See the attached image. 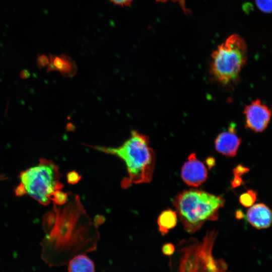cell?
Returning a JSON list of instances; mask_svg holds the SVG:
<instances>
[{"mask_svg": "<svg viewBox=\"0 0 272 272\" xmlns=\"http://www.w3.org/2000/svg\"><path fill=\"white\" fill-rule=\"evenodd\" d=\"M67 199L62 207L54 203V222L41 244V257L50 266L64 265L76 255L95 250L100 239L98 227L80 196L70 192Z\"/></svg>", "mask_w": 272, "mask_h": 272, "instance_id": "6da1fadb", "label": "cell"}, {"mask_svg": "<svg viewBox=\"0 0 272 272\" xmlns=\"http://www.w3.org/2000/svg\"><path fill=\"white\" fill-rule=\"evenodd\" d=\"M149 144V139L146 134L132 130L129 137L117 147L86 145L99 152L116 156L124 161L128 176L121 181V186L126 189L133 183H148L151 181L156 155Z\"/></svg>", "mask_w": 272, "mask_h": 272, "instance_id": "7a4b0ae2", "label": "cell"}, {"mask_svg": "<svg viewBox=\"0 0 272 272\" xmlns=\"http://www.w3.org/2000/svg\"><path fill=\"white\" fill-rule=\"evenodd\" d=\"M224 198L200 189L184 190L175 197L173 204L177 215L187 233L200 229L207 221H216Z\"/></svg>", "mask_w": 272, "mask_h": 272, "instance_id": "3957f363", "label": "cell"}, {"mask_svg": "<svg viewBox=\"0 0 272 272\" xmlns=\"http://www.w3.org/2000/svg\"><path fill=\"white\" fill-rule=\"evenodd\" d=\"M246 61L245 41L239 35L233 34L213 52L210 72L217 82L228 85L238 80Z\"/></svg>", "mask_w": 272, "mask_h": 272, "instance_id": "277c9868", "label": "cell"}, {"mask_svg": "<svg viewBox=\"0 0 272 272\" xmlns=\"http://www.w3.org/2000/svg\"><path fill=\"white\" fill-rule=\"evenodd\" d=\"M61 176L57 165L41 158L37 166L22 172L20 179L26 193L41 204L47 205L53 193L63 187L60 181Z\"/></svg>", "mask_w": 272, "mask_h": 272, "instance_id": "5b68a950", "label": "cell"}, {"mask_svg": "<svg viewBox=\"0 0 272 272\" xmlns=\"http://www.w3.org/2000/svg\"><path fill=\"white\" fill-rule=\"evenodd\" d=\"M213 243L208 239L199 242L191 239L178 248L174 272H206L207 264L214 258Z\"/></svg>", "mask_w": 272, "mask_h": 272, "instance_id": "8992f818", "label": "cell"}, {"mask_svg": "<svg viewBox=\"0 0 272 272\" xmlns=\"http://www.w3.org/2000/svg\"><path fill=\"white\" fill-rule=\"evenodd\" d=\"M271 113L270 109L260 99L252 101L244 109L246 127L255 132L263 131L269 124Z\"/></svg>", "mask_w": 272, "mask_h": 272, "instance_id": "52a82bcc", "label": "cell"}, {"mask_svg": "<svg viewBox=\"0 0 272 272\" xmlns=\"http://www.w3.org/2000/svg\"><path fill=\"white\" fill-rule=\"evenodd\" d=\"M181 177L187 185L193 187H198L206 180L207 169L204 164L197 159L195 153H191L183 165Z\"/></svg>", "mask_w": 272, "mask_h": 272, "instance_id": "ba28073f", "label": "cell"}, {"mask_svg": "<svg viewBox=\"0 0 272 272\" xmlns=\"http://www.w3.org/2000/svg\"><path fill=\"white\" fill-rule=\"evenodd\" d=\"M242 140L236 132L233 125H230L227 131L219 133L215 141L216 151L227 157H234L236 155Z\"/></svg>", "mask_w": 272, "mask_h": 272, "instance_id": "9c48e42d", "label": "cell"}, {"mask_svg": "<svg viewBox=\"0 0 272 272\" xmlns=\"http://www.w3.org/2000/svg\"><path fill=\"white\" fill-rule=\"evenodd\" d=\"M249 223L257 229L268 228L272 222V213L264 203H258L252 205L246 213Z\"/></svg>", "mask_w": 272, "mask_h": 272, "instance_id": "30bf717a", "label": "cell"}, {"mask_svg": "<svg viewBox=\"0 0 272 272\" xmlns=\"http://www.w3.org/2000/svg\"><path fill=\"white\" fill-rule=\"evenodd\" d=\"M69 272H95L94 261L87 255L79 254L68 262Z\"/></svg>", "mask_w": 272, "mask_h": 272, "instance_id": "8fae6325", "label": "cell"}, {"mask_svg": "<svg viewBox=\"0 0 272 272\" xmlns=\"http://www.w3.org/2000/svg\"><path fill=\"white\" fill-rule=\"evenodd\" d=\"M177 215L175 211L167 209L161 213L157 219L159 230L162 235L168 233L176 225Z\"/></svg>", "mask_w": 272, "mask_h": 272, "instance_id": "7c38bea8", "label": "cell"}, {"mask_svg": "<svg viewBox=\"0 0 272 272\" xmlns=\"http://www.w3.org/2000/svg\"><path fill=\"white\" fill-rule=\"evenodd\" d=\"M256 199V193L253 190H248L239 197L240 202L245 207H251Z\"/></svg>", "mask_w": 272, "mask_h": 272, "instance_id": "4fadbf2b", "label": "cell"}, {"mask_svg": "<svg viewBox=\"0 0 272 272\" xmlns=\"http://www.w3.org/2000/svg\"><path fill=\"white\" fill-rule=\"evenodd\" d=\"M68 199V193L63 192L60 190L55 191L51 196V200L57 206H62L64 205Z\"/></svg>", "mask_w": 272, "mask_h": 272, "instance_id": "5bb4252c", "label": "cell"}, {"mask_svg": "<svg viewBox=\"0 0 272 272\" xmlns=\"http://www.w3.org/2000/svg\"><path fill=\"white\" fill-rule=\"evenodd\" d=\"M257 7L263 12L270 13L272 8V0H255Z\"/></svg>", "mask_w": 272, "mask_h": 272, "instance_id": "9a60e30c", "label": "cell"}, {"mask_svg": "<svg viewBox=\"0 0 272 272\" xmlns=\"http://www.w3.org/2000/svg\"><path fill=\"white\" fill-rule=\"evenodd\" d=\"M66 177L67 182L73 185L77 184L82 177L81 175L75 170L69 172Z\"/></svg>", "mask_w": 272, "mask_h": 272, "instance_id": "2e32d148", "label": "cell"}, {"mask_svg": "<svg viewBox=\"0 0 272 272\" xmlns=\"http://www.w3.org/2000/svg\"><path fill=\"white\" fill-rule=\"evenodd\" d=\"M175 251V246L171 243H166L162 247V252L165 255L171 256L174 254Z\"/></svg>", "mask_w": 272, "mask_h": 272, "instance_id": "e0dca14e", "label": "cell"}, {"mask_svg": "<svg viewBox=\"0 0 272 272\" xmlns=\"http://www.w3.org/2000/svg\"><path fill=\"white\" fill-rule=\"evenodd\" d=\"M49 62V59L48 58V56L45 54L39 55L37 57V66L40 70L42 67L47 65Z\"/></svg>", "mask_w": 272, "mask_h": 272, "instance_id": "ac0fdd59", "label": "cell"}, {"mask_svg": "<svg viewBox=\"0 0 272 272\" xmlns=\"http://www.w3.org/2000/svg\"><path fill=\"white\" fill-rule=\"evenodd\" d=\"M242 182V179L240 176L234 175V178L232 182V185L233 187H236L241 185Z\"/></svg>", "mask_w": 272, "mask_h": 272, "instance_id": "d6986e66", "label": "cell"}, {"mask_svg": "<svg viewBox=\"0 0 272 272\" xmlns=\"http://www.w3.org/2000/svg\"><path fill=\"white\" fill-rule=\"evenodd\" d=\"M105 219L103 216L97 215L94 218V223L96 226H98L102 224L105 222Z\"/></svg>", "mask_w": 272, "mask_h": 272, "instance_id": "ffe728a7", "label": "cell"}, {"mask_svg": "<svg viewBox=\"0 0 272 272\" xmlns=\"http://www.w3.org/2000/svg\"><path fill=\"white\" fill-rule=\"evenodd\" d=\"M20 78L22 79H27L30 77V73L27 69H23L20 73Z\"/></svg>", "mask_w": 272, "mask_h": 272, "instance_id": "44dd1931", "label": "cell"}, {"mask_svg": "<svg viewBox=\"0 0 272 272\" xmlns=\"http://www.w3.org/2000/svg\"><path fill=\"white\" fill-rule=\"evenodd\" d=\"M116 4L124 6L129 4L132 0H111Z\"/></svg>", "mask_w": 272, "mask_h": 272, "instance_id": "7402d4cb", "label": "cell"}, {"mask_svg": "<svg viewBox=\"0 0 272 272\" xmlns=\"http://www.w3.org/2000/svg\"><path fill=\"white\" fill-rule=\"evenodd\" d=\"M206 163L209 168L213 167L215 165V160L211 157L207 158Z\"/></svg>", "mask_w": 272, "mask_h": 272, "instance_id": "603a6c76", "label": "cell"}, {"mask_svg": "<svg viewBox=\"0 0 272 272\" xmlns=\"http://www.w3.org/2000/svg\"><path fill=\"white\" fill-rule=\"evenodd\" d=\"M243 216V213L241 212L240 211H238L236 212V217L237 219H241L242 217Z\"/></svg>", "mask_w": 272, "mask_h": 272, "instance_id": "cb8c5ba5", "label": "cell"}, {"mask_svg": "<svg viewBox=\"0 0 272 272\" xmlns=\"http://www.w3.org/2000/svg\"><path fill=\"white\" fill-rule=\"evenodd\" d=\"M213 272H227V271L218 268L217 270Z\"/></svg>", "mask_w": 272, "mask_h": 272, "instance_id": "d4e9b609", "label": "cell"}, {"mask_svg": "<svg viewBox=\"0 0 272 272\" xmlns=\"http://www.w3.org/2000/svg\"><path fill=\"white\" fill-rule=\"evenodd\" d=\"M159 1H162V2H164V1H166V0H159Z\"/></svg>", "mask_w": 272, "mask_h": 272, "instance_id": "484cf974", "label": "cell"}]
</instances>
